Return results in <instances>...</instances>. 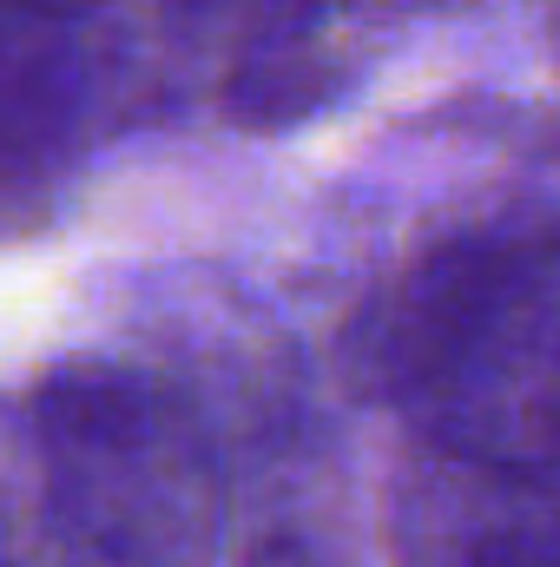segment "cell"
<instances>
[{
	"mask_svg": "<svg viewBox=\"0 0 560 567\" xmlns=\"http://www.w3.org/2000/svg\"><path fill=\"white\" fill-rule=\"evenodd\" d=\"M343 377L422 449L560 475V212L501 205L428 238L350 317Z\"/></svg>",
	"mask_w": 560,
	"mask_h": 567,
	"instance_id": "cell-1",
	"label": "cell"
},
{
	"mask_svg": "<svg viewBox=\"0 0 560 567\" xmlns=\"http://www.w3.org/2000/svg\"><path fill=\"white\" fill-rule=\"evenodd\" d=\"M27 455L53 535L93 567H218L231 488L198 403L139 363L66 357L27 390Z\"/></svg>",
	"mask_w": 560,
	"mask_h": 567,
	"instance_id": "cell-2",
	"label": "cell"
},
{
	"mask_svg": "<svg viewBox=\"0 0 560 567\" xmlns=\"http://www.w3.org/2000/svg\"><path fill=\"white\" fill-rule=\"evenodd\" d=\"M390 567H560V475L403 449L383 495Z\"/></svg>",
	"mask_w": 560,
	"mask_h": 567,
	"instance_id": "cell-3",
	"label": "cell"
},
{
	"mask_svg": "<svg viewBox=\"0 0 560 567\" xmlns=\"http://www.w3.org/2000/svg\"><path fill=\"white\" fill-rule=\"evenodd\" d=\"M93 93H100L93 20L0 13V133H7L13 198H27L80 152Z\"/></svg>",
	"mask_w": 560,
	"mask_h": 567,
	"instance_id": "cell-4",
	"label": "cell"
},
{
	"mask_svg": "<svg viewBox=\"0 0 560 567\" xmlns=\"http://www.w3.org/2000/svg\"><path fill=\"white\" fill-rule=\"evenodd\" d=\"M158 13L191 40V47H211L231 60L245 53H265L278 40L297 33H317L330 20H350V0H158Z\"/></svg>",
	"mask_w": 560,
	"mask_h": 567,
	"instance_id": "cell-5",
	"label": "cell"
},
{
	"mask_svg": "<svg viewBox=\"0 0 560 567\" xmlns=\"http://www.w3.org/2000/svg\"><path fill=\"white\" fill-rule=\"evenodd\" d=\"M238 567H350L323 535H310V528H297V522H278V528H258L251 542H245V555Z\"/></svg>",
	"mask_w": 560,
	"mask_h": 567,
	"instance_id": "cell-6",
	"label": "cell"
},
{
	"mask_svg": "<svg viewBox=\"0 0 560 567\" xmlns=\"http://www.w3.org/2000/svg\"><path fill=\"white\" fill-rule=\"evenodd\" d=\"M100 0H0V13H33V20H93Z\"/></svg>",
	"mask_w": 560,
	"mask_h": 567,
	"instance_id": "cell-7",
	"label": "cell"
},
{
	"mask_svg": "<svg viewBox=\"0 0 560 567\" xmlns=\"http://www.w3.org/2000/svg\"><path fill=\"white\" fill-rule=\"evenodd\" d=\"M554 66H560V13H554Z\"/></svg>",
	"mask_w": 560,
	"mask_h": 567,
	"instance_id": "cell-8",
	"label": "cell"
}]
</instances>
